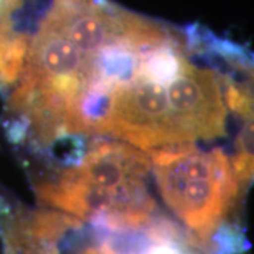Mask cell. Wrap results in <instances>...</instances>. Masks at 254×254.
<instances>
[{
    "label": "cell",
    "instance_id": "cell-1",
    "mask_svg": "<svg viewBox=\"0 0 254 254\" xmlns=\"http://www.w3.org/2000/svg\"><path fill=\"white\" fill-rule=\"evenodd\" d=\"M208 60L193 26L112 0H54L6 93V133L33 154L86 138L144 151L173 144L185 133Z\"/></svg>",
    "mask_w": 254,
    "mask_h": 254
},
{
    "label": "cell",
    "instance_id": "cell-2",
    "mask_svg": "<svg viewBox=\"0 0 254 254\" xmlns=\"http://www.w3.org/2000/svg\"><path fill=\"white\" fill-rule=\"evenodd\" d=\"M151 175L150 153L125 141L91 138L78 161L47 168L33 185L47 209L88 222L99 232H125L160 218L148 187Z\"/></svg>",
    "mask_w": 254,
    "mask_h": 254
},
{
    "label": "cell",
    "instance_id": "cell-3",
    "mask_svg": "<svg viewBox=\"0 0 254 254\" xmlns=\"http://www.w3.org/2000/svg\"><path fill=\"white\" fill-rule=\"evenodd\" d=\"M150 160L164 203L199 247L210 253L219 233L237 225L229 218L252 180L239 171L235 154H227L220 147H165L150 151Z\"/></svg>",
    "mask_w": 254,
    "mask_h": 254
},
{
    "label": "cell",
    "instance_id": "cell-4",
    "mask_svg": "<svg viewBox=\"0 0 254 254\" xmlns=\"http://www.w3.org/2000/svg\"><path fill=\"white\" fill-rule=\"evenodd\" d=\"M82 220L53 209H28L0 198L3 254H64L85 236Z\"/></svg>",
    "mask_w": 254,
    "mask_h": 254
},
{
    "label": "cell",
    "instance_id": "cell-5",
    "mask_svg": "<svg viewBox=\"0 0 254 254\" xmlns=\"http://www.w3.org/2000/svg\"><path fill=\"white\" fill-rule=\"evenodd\" d=\"M54 0H0V92L17 82L31 40Z\"/></svg>",
    "mask_w": 254,
    "mask_h": 254
},
{
    "label": "cell",
    "instance_id": "cell-6",
    "mask_svg": "<svg viewBox=\"0 0 254 254\" xmlns=\"http://www.w3.org/2000/svg\"><path fill=\"white\" fill-rule=\"evenodd\" d=\"M76 254H110L108 252V249L100 243L98 240V243L93 246H83L81 249V252H78Z\"/></svg>",
    "mask_w": 254,
    "mask_h": 254
}]
</instances>
